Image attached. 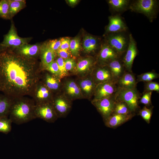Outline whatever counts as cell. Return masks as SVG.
Listing matches in <instances>:
<instances>
[{"label": "cell", "mask_w": 159, "mask_h": 159, "mask_svg": "<svg viewBox=\"0 0 159 159\" xmlns=\"http://www.w3.org/2000/svg\"><path fill=\"white\" fill-rule=\"evenodd\" d=\"M129 9L145 15L151 22L157 17L159 10V1L135 0L131 1Z\"/></svg>", "instance_id": "cell-3"}, {"label": "cell", "mask_w": 159, "mask_h": 159, "mask_svg": "<svg viewBox=\"0 0 159 159\" xmlns=\"http://www.w3.org/2000/svg\"><path fill=\"white\" fill-rule=\"evenodd\" d=\"M51 103L58 118L65 117L71 108V100L58 94L54 95Z\"/></svg>", "instance_id": "cell-9"}, {"label": "cell", "mask_w": 159, "mask_h": 159, "mask_svg": "<svg viewBox=\"0 0 159 159\" xmlns=\"http://www.w3.org/2000/svg\"><path fill=\"white\" fill-rule=\"evenodd\" d=\"M144 92L155 91L159 93V84L157 82L151 81L144 82Z\"/></svg>", "instance_id": "cell-37"}, {"label": "cell", "mask_w": 159, "mask_h": 159, "mask_svg": "<svg viewBox=\"0 0 159 159\" xmlns=\"http://www.w3.org/2000/svg\"><path fill=\"white\" fill-rule=\"evenodd\" d=\"M43 70H45L50 72L60 79L58 66L55 60L45 67Z\"/></svg>", "instance_id": "cell-34"}, {"label": "cell", "mask_w": 159, "mask_h": 159, "mask_svg": "<svg viewBox=\"0 0 159 159\" xmlns=\"http://www.w3.org/2000/svg\"><path fill=\"white\" fill-rule=\"evenodd\" d=\"M137 43L132 34H129V41L127 49L121 58L126 71L132 72L134 60L138 55Z\"/></svg>", "instance_id": "cell-10"}, {"label": "cell", "mask_w": 159, "mask_h": 159, "mask_svg": "<svg viewBox=\"0 0 159 159\" xmlns=\"http://www.w3.org/2000/svg\"><path fill=\"white\" fill-rule=\"evenodd\" d=\"M40 80L54 95L58 93L61 87L60 79L50 72L42 71Z\"/></svg>", "instance_id": "cell-15"}, {"label": "cell", "mask_w": 159, "mask_h": 159, "mask_svg": "<svg viewBox=\"0 0 159 159\" xmlns=\"http://www.w3.org/2000/svg\"><path fill=\"white\" fill-rule=\"evenodd\" d=\"M81 49L80 39L78 37H76L71 40L69 51L72 56H77Z\"/></svg>", "instance_id": "cell-32"}, {"label": "cell", "mask_w": 159, "mask_h": 159, "mask_svg": "<svg viewBox=\"0 0 159 159\" xmlns=\"http://www.w3.org/2000/svg\"><path fill=\"white\" fill-rule=\"evenodd\" d=\"M35 106L32 98L23 96L13 99L9 117L17 125L28 122L36 119Z\"/></svg>", "instance_id": "cell-2"}, {"label": "cell", "mask_w": 159, "mask_h": 159, "mask_svg": "<svg viewBox=\"0 0 159 159\" xmlns=\"http://www.w3.org/2000/svg\"><path fill=\"white\" fill-rule=\"evenodd\" d=\"M32 39V37L22 38L19 36L14 24L12 22L9 30L6 34L4 35L3 40L0 44V50L6 48L14 49L23 45L28 44Z\"/></svg>", "instance_id": "cell-6"}, {"label": "cell", "mask_w": 159, "mask_h": 159, "mask_svg": "<svg viewBox=\"0 0 159 159\" xmlns=\"http://www.w3.org/2000/svg\"><path fill=\"white\" fill-rule=\"evenodd\" d=\"M159 74L153 71L144 73L138 75L136 80L137 83L142 82H146L152 81L158 78Z\"/></svg>", "instance_id": "cell-29"}, {"label": "cell", "mask_w": 159, "mask_h": 159, "mask_svg": "<svg viewBox=\"0 0 159 159\" xmlns=\"http://www.w3.org/2000/svg\"><path fill=\"white\" fill-rule=\"evenodd\" d=\"M47 46L55 52L59 49L61 45L60 39H54L46 43Z\"/></svg>", "instance_id": "cell-39"}, {"label": "cell", "mask_w": 159, "mask_h": 159, "mask_svg": "<svg viewBox=\"0 0 159 159\" xmlns=\"http://www.w3.org/2000/svg\"><path fill=\"white\" fill-rule=\"evenodd\" d=\"M117 88V83L113 81L97 84L94 91L93 100H100L112 96L115 94Z\"/></svg>", "instance_id": "cell-11"}, {"label": "cell", "mask_w": 159, "mask_h": 159, "mask_svg": "<svg viewBox=\"0 0 159 159\" xmlns=\"http://www.w3.org/2000/svg\"><path fill=\"white\" fill-rule=\"evenodd\" d=\"M106 65L111 72L113 80L116 83L126 71L121 58L113 60Z\"/></svg>", "instance_id": "cell-17"}, {"label": "cell", "mask_w": 159, "mask_h": 159, "mask_svg": "<svg viewBox=\"0 0 159 159\" xmlns=\"http://www.w3.org/2000/svg\"><path fill=\"white\" fill-rule=\"evenodd\" d=\"M12 123L9 117L0 118V132L6 134L10 132L12 129Z\"/></svg>", "instance_id": "cell-30"}, {"label": "cell", "mask_w": 159, "mask_h": 159, "mask_svg": "<svg viewBox=\"0 0 159 159\" xmlns=\"http://www.w3.org/2000/svg\"><path fill=\"white\" fill-rule=\"evenodd\" d=\"M64 60L65 68L68 72L73 71L76 68L77 64L74 59L70 58Z\"/></svg>", "instance_id": "cell-40"}, {"label": "cell", "mask_w": 159, "mask_h": 159, "mask_svg": "<svg viewBox=\"0 0 159 159\" xmlns=\"http://www.w3.org/2000/svg\"><path fill=\"white\" fill-rule=\"evenodd\" d=\"M109 23L105 29V35L110 33L127 32L128 27L120 14H114L108 17Z\"/></svg>", "instance_id": "cell-13"}, {"label": "cell", "mask_w": 159, "mask_h": 159, "mask_svg": "<svg viewBox=\"0 0 159 159\" xmlns=\"http://www.w3.org/2000/svg\"><path fill=\"white\" fill-rule=\"evenodd\" d=\"M56 56L55 52L49 48L46 43L42 44L39 58L42 71L45 67L55 59Z\"/></svg>", "instance_id": "cell-20"}, {"label": "cell", "mask_w": 159, "mask_h": 159, "mask_svg": "<svg viewBox=\"0 0 159 159\" xmlns=\"http://www.w3.org/2000/svg\"><path fill=\"white\" fill-rule=\"evenodd\" d=\"M79 1L77 0H68L67 2L71 6H74L78 3Z\"/></svg>", "instance_id": "cell-43"}, {"label": "cell", "mask_w": 159, "mask_h": 159, "mask_svg": "<svg viewBox=\"0 0 159 159\" xmlns=\"http://www.w3.org/2000/svg\"><path fill=\"white\" fill-rule=\"evenodd\" d=\"M152 92H144L142 96L141 97L139 102L145 105L149 106L151 104V98Z\"/></svg>", "instance_id": "cell-38"}, {"label": "cell", "mask_w": 159, "mask_h": 159, "mask_svg": "<svg viewBox=\"0 0 159 159\" xmlns=\"http://www.w3.org/2000/svg\"><path fill=\"white\" fill-rule=\"evenodd\" d=\"M119 58H121L105 42L101 45L97 58L101 65H106L113 60Z\"/></svg>", "instance_id": "cell-16"}, {"label": "cell", "mask_w": 159, "mask_h": 159, "mask_svg": "<svg viewBox=\"0 0 159 159\" xmlns=\"http://www.w3.org/2000/svg\"><path fill=\"white\" fill-rule=\"evenodd\" d=\"M53 94L40 80L35 87L31 96L35 104L51 102Z\"/></svg>", "instance_id": "cell-12"}, {"label": "cell", "mask_w": 159, "mask_h": 159, "mask_svg": "<svg viewBox=\"0 0 159 159\" xmlns=\"http://www.w3.org/2000/svg\"><path fill=\"white\" fill-rule=\"evenodd\" d=\"M13 99L0 94V118L9 117Z\"/></svg>", "instance_id": "cell-26"}, {"label": "cell", "mask_w": 159, "mask_h": 159, "mask_svg": "<svg viewBox=\"0 0 159 159\" xmlns=\"http://www.w3.org/2000/svg\"><path fill=\"white\" fill-rule=\"evenodd\" d=\"M42 44H26L12 49L17 54L26 58L38 59L39 58Z\"/></svg>", "instance_id": "cell-14"}, {"label": "cell", "mask_w": 159, "mask_h": 159, "mask_svg": "<svg viewBox=\"0 0 159 159\" xmlns=\"http://www.w3.org/2000/svg\"><path fill=\"white\" fill-rule=\"evenodd\" d=\"M127 32L106 35L105 42L122 58L125 52L129 41V34Z\"/></svg>", "instance_id": "cell-4"}, {"label": "cell", "mask_w": 159, "mask_h": 159, "mask_svg": "<svg viewBox=\"0 0 159 159\" xmlns=\"http://www.w3.org/2000/svg\"><path fill=\"white\" fill-rule=\"evenodd\" d=\"M55 60L58 66L60 74V79L67 76L68 74V72L65 68L64 59L58 57Z\"/></svg>", "instance_id": "cell-36"}, {"label": "cell", "mask_w": 159, "mask_h": 159, "mask_svg": "<svg viewBox=\"0 0 159 159\" xmlns=\"http://www.w3.org/2000/svg\"><path fill=\"white\" fill-rule=\"evenodd\" d=\"M133 117L132 114L122 115L113 113L104 120L105 125L110 128H115L130 120Z\"/></svg>", "instance_id": "cell-21"}, {"label": "cell", "mask_w": 159, "mask_h": 159, "mask_svg": "<svg viewBox=\"0 0 159 159\" xmlns=\"http://www.w3.org/2000/svg\"><path fill=\"white\" fill-rule=\"evenodd\" d=\"M61 45L59 49L69 50L71 39L67 37H62L60 39Z\"/></svg>", "instance_id": "cell-42"}, {"label": "cell", "mask_w": 159, "mask_h": 159, "mask_svg": "<svg viewBox=\"0 0 159 159\" xmlns=\"http://www.w3.org/2000/svg\"><path fill=\"white\" fill-rule=\"evenodd\" d=\"M122 114L128 115L131 113L127 105L124 102L115 100L114 113Z\"/></svg>", "instance_id": "cell-31"}, {"label": "cell", "mask_w": 159, "mask_h": 159, "mask_svg": "<svg viewBox=\"0 0 159 159\" xmlns=\"http://www.w3.org/2000/svg\"><path fill=\"white\" fill-rule=\"evenodd\" d=\"M152 114V109L144 106L139 112V115L147 123L150 122Z\"/></svg>", "instance_id": "cell-35"}, {"label": "cell", "mask_w": 159, "mask_h": 159, "mask_svg": "<svg viewBox=\"0 0 159 159\" xmlns=\"http://www.w3.org/2000/svg\"><path fill=\"white\" fill-rule=\"evenodd\" d=\"M42 71L38 59L23 57L10 49L0 50V91L7 96L31 97Z\"/></svg>", "instance_id": "cell-1"}, {"label": "cell", "mask_w": 159, "mask_h": 159, "mask_svg": "<svg viewBox=\"0 0 159 159\" xmlns=\"http://www.w3.org/2000/svg\"><path fill=\"white\" fill-rule=\"evenodd\" d=\"M9 4L8 0L0 1V17L10 19L9 16Z\"/></svg>", "instance_id": "cell-33"}, {"label": "cell", "mask_w": 159, "mask_h": 159, "mask_svg": "<svg viewBox=\"0 0 159 159\" xmlns=\"http://www.w3.org/2000/svg\"><path fill=\"white\" fill-rule=\"evenodd\" d=\"M55 53L57 56L64 59L70 58L72 56L69 50L59 49Z\"/></svg>", "instance_id": "cell-41"}, {"label": "cell", "mask_w": 159, "mask_h": 159, "mask_svg": "<svg viewBox=\"0 0 159 159\" xmlns=\"http://www.w3.org/2000/svg\"><path fill=\"white\" fill-rule=\"evenodd\" d=\"M35 114L36 118L49 123H54L58 118L51 102L35 104Z\"/></svg>", "instance_id": "cell-7"}, {"label": "cell", "mask_w": 159, "mask_h": 159, "mask_svg": "<svg viewBox=\"0 0 159 159\" xmlns=\"http://www.w3.org/2000/svg\"><path fill=\"white\" fill-rule=\"evenodd\" d=\"M83 96L87 98L93 95L96 86L92 76L81 79L77 84Z\"/></svg>", "instance_id": "cell-19"}, {"label": "cell", "mask_w": 159, "mask_h": 159, "mask_svg": "<svg viewBox=\"0 0 159 159\" xmlns=\"http://www.w3.org/2000/svg\"><path fill=\"white\" fill-rule=\"evenodd\" d=\"M131 1L130 0H108L107 3L112 13L120 14L129 9Z\"/></svg>", "instance_id": "cell-25"}, {"label": "cell", "mask_w": 159, "mask_h": 159, "mask_svg": "<svg viewBox=\"0 0 159 159\" xmlns=\"http://www.w3.org/2000/svg\"><path fill=\"white\" fill-rule=\"evenodd\" d=\"M100 46V39L96 37L87 35L85 36L83 39L82 47L84 51L86 52H95Z\"/></svg>", "instance_id": "cell-24"}, {"label": "cell", "mask_w": 159, "mask_h": 159, "mask_svg": "<svg viewBox=\"0 0 159 159\" xmlns=\"http://www.w3.org/2000/svg\"><path fill=\"white\" fill-rule=\"evenodd\" d=\"M95 63V59L91 57L81 59L76 64L75 68L76 71L79 74L85 73L94 66Z\"/></svg>", "instance_id": "cell-27"}, {"label": "cell", "mask_w": 159, "mask_h": 159, "mask_svg": "<svg viewBox=\"0 0 159 159\" xmlns=\"http://www.w3.org/2000/svg\"><path fill=\"white\" fill-rule=\"evenodd\" d=\"M92 103L105 120L114 113L115 103V95L100 100H92Z\"/></svg>", "instance_id": "cell-8"}, {"label": "cell", "mask_w": 159, "mask_h": 159, "mask_svg": "<svg viewBox=\"0 0 159 159\" xmlns=\"http://www.w3.org/2000/svg\"><path fill=\"white\" fill-rule=\"evenodd\" d=\"M137 83L134 74L132 72L127 71L125 72L117 82L118 87L125 89L136 88Z\"/></svg>", "instance_id": "cell-22"}, {"label": "cell", "mask_w": 159, "mask_h": 159, "mask_svg": "<svg viewBox=\"0 0 159 159\" xmlns=\"http://www.w3.org/2000/svg\"><path fill=\"white\" fill-rule=\"evenodd\" d=\"M9 4V16L10 19L25 6L26 1L24 0H8Z\"/></svg>", "instance_id": "cell-28"}, {"label": "cell", "mask_w": 159, "mask_h": 159, "mask_svg": "<svg viewBox=\"0 0 159 159\" xmlns=\"http://www.w3.org/2000/svg\"><path fill=\"white\" fill-rule=\"evenodd\" d=\"M92 77L96 85L100 83L113 81L111 72L107 65H101L95 68Z\"/></svg>", "instance_id": "cell-18"}, {"label": "cell", "mask_w": 159, "mask_h": 159, "mask_svg": "<svg viewBox=\"0 0 159 159\" xmlns=\"http://www.w3.org/2000/svg\"><path fill=\"white\" fill-rule=\"evenodd\" d=\"M141 96L140 93L136 88L125 89L118 87L115 94V100L125 103L131 112H135L138 108Z\"/></svg>", "instance_id": "cell-5"}, {"label": "cell", "mask_w": 159, "mask_h": 159, "mask_svg": "<svg viewBox=\"0 0 159 159\" xmlns=\"http://www.w3.org/2000/svg\"><path fill=\"white\" fill-rule=\"evenodd\" d=\"M64 90L67 97L70 100L80 99L83 97L80 88L74 81L69 80L67 81L64 85Z\"/></svg>", "instance_id": "cell-23"}]
</instances>
